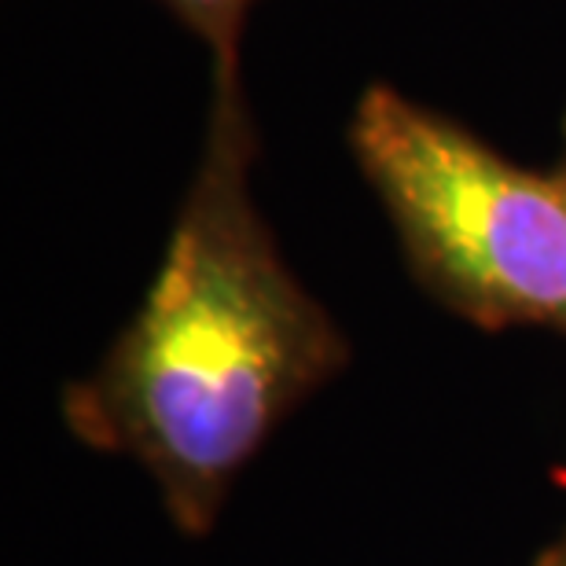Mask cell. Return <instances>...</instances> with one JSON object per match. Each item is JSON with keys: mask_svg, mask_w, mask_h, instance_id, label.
I'll return each mask as SVG.
<instances>
[{"mask_svg": "<svg viewBox=\"0 0 566 566\" xmlns=\"http://www.w3.org/2000/svg\"><path fill=\"white\" fill-rule=\"evenodd\" d=\"M177 11L188 30H196L210 44L213 85H235L240 77V38L254 0H163Z\"/></svg>", "mask_w": 566, "mask_h": 566, "instance_id": "obj_3", "label": "cell"}, {"mask_svg": "<svg viewBox=\"0 0 566 566\" xmlns=\"http://www.w3.org/2000/svg\"><path fill=\"white\" fill-rule=\"evenodd\" d=\"M360 174L398 229L416 280L482 332L566 338V180L501 151L390 85L349 122Z\"/></svg>", "mask_w": 566, "mask_h": 566, "instance_id": "obj_2", "label": "cell"}, {"mask_svg": "<svg viewBox=\"0 0 566 566\" xmlns=\"http://www.w3.org/2000/svg\"><path fill=\"white\" fill-rule=\"evenodd\" d=\"M258 133L243 82L213 85L210 122L163 265L63 423L85 449L155 482L185 537H207L265 438L349 360L332 313L302 287L254 202Z\"/></svg>", "mask_w": 566, "mask_h": 566, "instance_id": "obj_1", "label": "cell"}, {"mask_svg": "<svg viewBox=\"0 0 566 566\" xmlns=\"http://www.w3.org/2000/svg\"><path fill=\"white\" fill-rule=\"evenodd\" d=\"M559 174H563V180H566V118H563V158H559Z\"/></svg>", "mask_w": 566, "mask_h": 566, "instance_id": "obj_5", "label": "cell"}, {"mask_svg": "<svg viewBox=\"0 0 566 566\" xmlns=\"http://www.w3.org/2000/svg\"><path fill=\"white\" fill-rule=\"evenodd\" d=\"M534 566H566V526H563V534L552 541V545L541 548V556L534 559Z\"/></svg>", "mask_w": 566, "mask_h": 566, "instance_id": "obj_4", "label": "cell"}]
</instances>
